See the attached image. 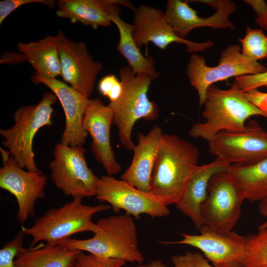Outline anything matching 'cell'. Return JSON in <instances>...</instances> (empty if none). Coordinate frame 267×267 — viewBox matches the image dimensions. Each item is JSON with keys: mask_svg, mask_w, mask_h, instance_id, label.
Wrapping results in <instances>:
<instances>
[{"mask_svg": "<svg viewBox=\"0 0 267 267\" xmlns=\"http://www.w3.org/2000/svg\"><path fill=\"white\" fill-rule=\"evenodd\" d=\"M93 236L86 239L69 238L60 244L69 249L86 251L114 267L127 262L141 264L143 256L138 246L136 227L128 215L99 219Z\"/></svg>", "mask_w": 267, "mask_h": 267, "instance_id": "cell-1", "label": "cell"}, {"mask_svg": "<svg viewBox=\"0 0 267 267\" xmlns=\"http://www.w3.org/2000/svg\"><path fill=\"white\" fill-rule=\"evenodd\" d=\"M199 151L175 134H163L152 175L150 192L165 205L176 204L198 166Z\"/></svg>", "mask_w": 267, "mask_h": 267, "instance_id": "cell-2", "label": "cell"}, {"mask_svg": "<svg viewBox=\"0 0 267 267\" xmlns=\"http://www.w3.org/2000/svg\"><path fill=\"white\" fill-rule=\"evenodd\" d=\"M204 105L202 117L205 121L194 124L189 134L207 142L221 132L243 131L251 117L267 118L265 113L247 99L235 81L226 89L214 84L210 86Z\"/></svg>", "mask_w": 267, "mask_h": 267, "instance_id": "cell-3", "label": "cell"}, {"mask_svg": "<svg viewBox=\"0 0 267 267\" xmlns=\"http://www.w3.org/2000/svg\"><path fill=\"white\" fill-rule=\"evenodd\" d=\"M83 198H73L71 201L59 208H51L37 218L30 227H21L25 235L32 238L33 246L43 241L46 244H59L73 234L85 231L94 233L96 223L92 221L95 214L111 208L109 205L95 206L83 203Z\"/></svg>", "mask_w": 267, "mask_h": 267, "instance_id": "cell-4", "label": "cell"}, {"mask_svg": "<svg viewBox=\"0 0 267 267\" xmlns=\"http://www.w3.org/2000/svg\"><path fill=\"white\" fill-rule=\"evenodd\" d=\"M57 99L52 92H45L37 104L22 106L14 112L13 126L0 130L3 145L22 168L40 171L35 161L34 138L40 129L52 125L53 105Z\"/></svg>", "mask_w": 267, "mask_h": 267, "instance_id": "cell-5", "label": "cell"}, {"mask_svg": "<svg viewBox=\"0 0 267 267\" xmlns=\"http://www.w3.org/2000/svg\"><path fill=\"white\" fill-rule=\"evenodd\" d=\"M119 76L123 85V93L119 99L108 105L113 112V124L118 129L121 145L126 149L133 151L135 145L132 141V133L134 124L140 119L156 120L159 109L147 96L153 81L149 76L135 75L129 66L121 68Z\"/></svg>", "mask_w": 267, "mask_h": 267, "instance_id": "cell-6", "label": "cell"}, {"mask_svg": "<svg viewBox=\"0 0 267 267\" xmlns=\"http://www.w3.org/2000/svg\"><path fill=\"white\" fill-rule=\"evenodd\" d=\"M267 68L244 56L239 44H231L223 49L217 66L206 64L205 58L197 54L190 56L186 69L190 84L196 90L199 105L204 104L208 88L215 83L231 77L264 73Z\"/></svg>", "mask_w": 267, "mask_h": 267, "instance_id": "cell-7", "label": "cell"}, {"mask_svg": "<svg viewBox=\"0 0 267 267\" xmlns=\"http://www.w3.org/2000/svg\"><path fill=\"white\" fill-rule=\"evenodd\" d=\"M83 146L56 144L49 163L51 179L67 196H95L99 178L88 167Z\"/></svg>", "mask_w": 267, "mask_h": 267, "instance_id": "cell-8", "label": "cell"}, {"mask_svg": "<svg viewBox=\"0 0 267 267\" xmlns=\"http://www.w3.org/2000/svg\"><path fill=\"white\" fill-rule=\"evenodd\" d=\"M227 171L219 172L211 179L201 210L205 225L222 231L232 230L240 218L242 204L245 200Z\"/></svg>", "mask_w": 267, "mask_h": 267, "instance_id": "cell-9", "label": "cell"}, {"mask_svg": "<svg viewBox=\"0 0 267 267\" xmlns=\"http://www.w3.org/2000/svg\"><path fill=\"white\" fill-rule=\"evenodd\" d=\"M211 154L230 165H250L267 158V131L250 120L241 132H221L208 142Z\"/></svg>", "mask_w": 267, "mask_h": 267, "instance_id": "cell-10", "label": "cell"}, {"mask_svg": "<svg viewBox=\"0 0 267 267\" xmlns=\"http://www.w3.org/2000/svg\"><path fill=\"white\" fill-rule=\"evenodd\" d=\"M2 166L0 169V187L16 198L17 218L24 224L35 214L36 202L45 197L47 178L42 172L25 171L20 167L8 151L0 148Z\"/></svg>", "mask_w": 267, "mask_h": 267, "instance_id": "cell-11", "label": "cell"}, {"mask_svg": "<svg viewBox=\"0 0 267 267\" xmlns=\"http://www.w3.org/2000/svg\"><path fill=\"white\" fill-rule=\"evenodd\" d=\"M95 196L100 202L109 203L114 212L123 210L126 214L136 219L142 214L160 218L170 213L168 206L151 192L142 191L110 176L99 178Z\"/></svg>", "mask_w": 267, "mask_h": 267, "instance_id": "cell-12", "label": "cell"}, {"mask_svg": "<svg viewBox=\"0 0 267 267\" xmlns=\"http://www.w3.org/2000/svg\"><path fill=\"white\" fill-rule=\"evenodd\" d=\"M200 234L182 233L179 241L160 242L164 244H183L200 250L214 267H244L246 237L234 231H222L208 225Z\"/></svg>", "mask_w": 267, "mask_h": 267, "instance_id": "cell-13", "label": "cell"}, {"mask_svg": "<svg viewBox=\"0 0 267 267\" xmlns=\"http://www.w3.org/2000/svg\"><path fill=\"white\" fill-rule=\"evenodd\" d=\"M58 36L60 76L65 82L89 98L103 65L94 60L84 42L68 39L61 30Z\"/></svg>", "mask_w": 267, "mask_h": 267, "instance_id": "cell-14", "label": "cell"}, {"mask_svg": "<svg viewBox=\"0 0 267 267\" xmlns=\"http://www.w3.org/2000/svg\"><path fill=\"white\" fill-rule=\"evenodd\" d=\"M134 12L135 30L133 36L139 49L143 45L147 47L149 43H152L160 49L165 50L171 44L176 43L185 44L188 52L196 53L204 51L214 44L212 41L195 42L178 37L161 9L141 4Z\"/></svg>", "mask_w": 267, "mask_h": 267, "instance_id": "cell-15", "label": "cell"}, {"mask_svg": "<svg viewBox=\"0 0 267 267\" xmlns=\"http://www.w3.org/2000/svg\"><path fill=\"white\" fill-rule=\"evenodd\" d=\"M34 73L31 81L48 87L56 95L63 109L65 128L60 142L70 146H83L89 134L84 129L83 122L90 99L56 78H47Z\"/></svg>", "mask_w": 267, "mask_h": 267, "instance_id": "cell-16", "label": "cell"}, {"mask_svg": "<svg viewBox=\"0 0 267 267\" xmlns=\"http://www.w3.org/2000/svg\"><path fill=\"white\" fill-rule=\"evenodd\" d=\"M112 124L113 112L109 105H105L98 98L90 99L84 115L83 127L91 137L92 154L110 176L119 173L122 169L110 142Z\"/></svg>", "mask_w": 267, "mask_h": 267, "instance_id": "cell-17", "label": "cell"}, {"mask_svg": "<svg viewBox=\"0 0 267 267\" xmlns=\"http://www.w3.org/2000/svg\"><path fill=\"white\" fill-rule=\"evenodd\" d=\"M186 1L169 0L165 16L174 33L179 37L185 38L193 30L207 27L215 30L229 29L234 30V24L229 16L236 10L235 3L230 0H219L216 12L212 16L204 18L198 16L197 11L192 8Z\"/></svg>", "mask_w": 267, "mask_h": 267, "instance_id": "cell-18", "label": "cell"}, {"mask_svg": "<svg viewBox=\"0 0 267 267\" xmlns=\"http://www.w3.org/2000/svg\"><path fill=\"white\" fill-rule=\"evenodd\" d=\"M230 165L218 158L207 164L198 165L190 176L181 196L176 204L183 214L192 221L198 230L205 225L201 210L207 196L210 181L216 174L227 171Z\"/></svg>", "mask_w": 267, "mask_h": 267, "instance_id": "cell-19", "label": "cell"}, {"mask_svg": "<svg viewBox=\"0 0 267 267\" xmlns=\"http://www.w3.org/2000/svg\"><path fill=\"white\" fill-rule=\"evenodd\" d=\"M163 134L157 126L146 135L138 134V141L133 150L132 162L121 179L142 191L150 192L152 172Z\"/></svg>", "mask_w": 267, "mask_h": 267, "instance_id": "cell-20", "label": "cell"}, {"mask_svg": "<svg viewBox=\"0 0 267 267\" xmlns=\"http://www.w3.org/2000/svg\"><path fill=\"white\" fill-rule=\"evenodd\" d=\"M120 5L129 7L130 2L117 0L110 11L112 22L116 25L119 32L120 38L116 46L117 50L126 58L128 66L135 75H146L154 80L160 75L156 70L154 59L151 56H143L140 51L134 39L135 26L124 21L120 17Z\"/></svg>", "mask_w": 267, "mask_h": 267, "instance_id": "cell-21", "label": "cell"}, {"mask_svg": "<svg viewBox=\"0 0 267 267\" xmlns=\"http://www.w3.org/2000/svg\"><path fill=\"white\" fill-rule=\"evenodd\" d=\"M117 0H59L56 15L96 29L112 23L110 11Z\"/></svg>", "mask_w": 267, "mask_h": 267, "instance_id": "cell-22", "label": "cell"}, {"mask_svg": "<svg viewBox=\"0 0 267 267\" xmlns=\"http://www.w3.org/2000/svg\"><path fill=\"white\" fill-rule=\"evenodd\" d=\"M59 37L47 36L38 41L18 42L17 47L36 73L49 78L60 75Z\"/></svg>", "mask_w": 267, "mask_h": 267, "instance_id": "cell-23", "label": "cell"}, {"mask_svg": "<svg viewBox=\"0 0 267 267\" xmlns=\"http://www.w3.org/2000/svg\"><path fill=\"white\" fill-rule=\"evenodd\" d=\"M81 251L62 244L23 248L15 260L16 267H74Z\"/></svg>", "mask_w": 267, "mask_h": 267, "instance_id": "cell-24", "label": "cell"}, {"mask_svg": "<svg viewBox=\"0 0 267 267\" xmlns=\"http://www.w3.org/2000/svg\"><path fill=\"white\" fill-rule=\"evenodd\" d=\"M227 171L245 200L260 201L267 195V158L250 165H231Z\"/></svg>", "mask_w": 267, "mask_h": 267, "instance_id": "cell-25", "label": "cell"}, {"mask_svg": "<svg viewBox=\"0 0 267 267\" xmlns=\"http://www.w3.org/2000/svg\"><path fill=\"white\" fill-rule=\"evenodd\" d=\"M244 267H267V230L246 237Z\"/></svg>", "mask_w": 267, "mask_h": 267, "instance_id": "cell-26", "label": "cell"}, {"mask_svg": "<svg viewBox=\"0 0 267 267\" xmlns=\"http://www.w3.org/2000/svg\"><path fill=\"white\" fill-rule=\"evenodd\" d=\"M246 30L244 37L238 39L241 45V53L257 61L267 58V36L263 29L247 26Z\"/></svg>", "mask_w": 267, "mask_h": 267, "instance_id": "cell-27", "label": "cell"}, {"mask_svg": "<svg viewBox=\"0 0 267 267\" xmlns=\"http://www.w3.org/2000/svg\"><path fill=\"white\" fill-rule=\"evenodd\" d=\"M24 236L25 234L20 231L2 246L0 250V267H16L15 260L24 248Z\"/></svg>", "mask_w": 267, "mask_h": 267, "instance_id": "cell-28", "label": "cell"}, {"mask_svg": "<svg viewBox=\"0 0 267 267\" xmlns=\"http://www.w3.org/2000/svg\"><path fill=\"white\" fill-rule=\"evenodd\" d=\"M98 89L101 95L109 99V103L119 99L124 91L122 82L113 74L103 77L98 83Z\"/></svg>", "mask_w": 267, "mask_h": 267, "instance_id": "cell-29", "label": "cell"}, {"mask_svg": "<svg viewBox=\"0 0 267 267\" xmlns=\"http://www.w3.org/2000/svg\"><path fill=\"white\" fill-rule=\"evenodd\" d=\"M30 3H40L54 8L56 2L53 0H3L0 1V24L13 11L19 7Z\"/></svg>", "mask_w": 267, "mask_h": 267, "instance_id": "cell-30", "label": "cell"}, {"mask_svg": "<svg viewBox=\"0 0 267 267\" xmlns=\"http://www.w3.org/2000/svg\"><path fill=\"white\" fill-rule=\"evenodd\" d=\"M235 81L243 92L267 86V71L258 74L237 77Z\"/></svg>", "mask_w": 267, "mask_h": 267, "instance_id": "cell-31", "label": "cell"}, {"mask_svg": "<svg viewBox=\"0 0 267 267\" xmlns=\"http://www.w3.org/2000/svg\"><path fill=\"white\" fill-rule=\"evenodd\" d=\"M247 99L263 111L267 115V92L257 89L244 92Z\"/></svg>", "mask_w": 267, "mask_h": 267, "instance_id": "cell-32", "label": "cell"}, {"mask_svg": "<svg viewBox=\"0 0 267 267\" xmlns=\"http://www.w3.org/2000/svg\"><path fill=\"white\" fill-rule=\"evenodd\" d=\"M76 267H113L91 254L87 255L81 251L75 264Z\"/></svg>", "mask_w": 267, "mask_h": 267, "instance_id": "cell-33", "label": "cell"}, {"mask_svg": "<svg viewBox=\"0 0 267 267\" xmlns=\"http://www.w3.org/2000/svg\"><path fill=\"white\" fill-rule=\"evenodd\" d=\"M194 254L188 251L183 255H176L172 258L174 267H194Z\"/></svg>", "mask_w": 267, "mask_h": 267, "instance_id": "cell-34", "label": "cell"}, {"mask_svg": "<svg viewBox=\"0 0 267 267\" xmlns=\"http://www.w3.org/2000/svg\"><path fill=\"white\" fill-rule=\"evenodd\" d=\"M27 61L25 55L21 52H5L1 54L0 63L17 64Z\"/></svg>", "mask_w": 267, "mask_h": 267, "instance_id": "cell-35", "label": "cell"}, {"mask_svg": "<svg viewBox=\"0 0 267 267\" xmlns=\"http://www.w3.org/2000/svg\"><path fill=\"white\" fill-rule=\"evenodd\" d=\"M244 1L252 8L257 14V16L261 15L267 7V3L263 0H245Z\"/></svg>", "mask_w": 267, "mask_h": 267, "instance_id": "cell-36", "label": "cell"}, {"mask_svg": "<svg viewBox=\"0 0 267 267\" xmlns=\"http://www.w3.org/2000/svg\"><path fill=\"white\" fill-rule=\"evenodd\" d=\"M259 210L261 215L266 218V221L259 227V229L267 230V195L260 201Z\"/></svg>", "mask_w": 267, "mask_h": 267, "instance_id": "cell-37", "label": "cell"}, {"mask_svg": "<svg viewBox=\"0 0 267 267\" xmlns=\"http://www.w3.org/2000/svg\"><path fill=\"white\" fill-rule=\"evenodd\" d=\"M194 267H214L211 266L209 261L199 252L193 253Z\"/></svg>", "mask_w": 267, "mask_h": 267, "instance_id": "cell-38", "label": "cell"}, {"mask_svg": "<svg viewBox=\"0 0 267 267\" xmlns=\"http://www.w3.org/2000/svg\"><path fill=\"white\" fill-rule=\"evenodd\" d=\"M255 23L260 26L262 29L267 31V2L265 11L261 15L256 17Z\"/></svg>", "mask_w": 267, "mask_h": 267, "instance_id": "cell-39", "label": "cell"}, {"mask_svg": "<svg viewBox=\"0 0 267 267\" xmlns=\"http://www.w3.org/2000/svg\"><path fill=\"white\" fill-rule=\"evenodd\" d=\"M137 267H165V265L162 261L157 259L146 264H139Z\"/></svg>", "mask_w": 267, "mask_h": 267, "instance_id": "cell-40", "label": "cell"}, {"mask_svg": "<svg viewBox=\"0 0 267 267\" xmlns=\"http://www.w3.org/2000/svg\"><path fill=\"white\" fill-rule=\"evenodd\" d=\"M188 3L191 2H200L205 4L209 5V6H212L213 8L217 9L219 4V0H186Z\"/></svg>", "mask_w": 267, "mask_h": 267, "instance_id": "cell-41", "label": "cell"}, {"mask_svg": "<svg viewBox=\"0 0 267 267\" xmlns=\"http://www.w3.org/2000/svg\"><path fill=\"white\" fill-rule=\"evenodd\" d=\"M74 267H76L75 266Z\"/></svg>", "mask_w": 267, "mask_h": 267, "instance_id": "cell-42", "label": "cell"}]
</instances>
